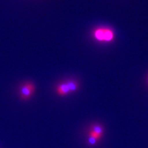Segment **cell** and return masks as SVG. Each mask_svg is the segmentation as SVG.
I'll list each match as a JSON object with an SVG mask.
<instances>
[{
	"instance_id": "6da1fadb",
	"label": "cell",
	"mask_w": 148,
	"mask_h": 148,
	"mask_svg": "<svg viewBox=\"0 0 148 148\" xmlns=\"http://www.w3.org/2000/svg\"><path fill=\"white\" fill-rule=\"evenodd\" d=\"M94 38L101 42H110L114 38L112 30L108 28H99L94 32Z\"/></svg>"
},
{
	"instance_id": "3957f363",
	"label": "cell",
	"mask_w": 148,
	"mask_h": 148,
	"mask_svg": "<svg viewBox=\"0 0 148 148\" xmlns=\"http://www.w3.org/2000/svg\"><path fill=\"white\" fill-rule=\"evenodd\" d=\"M104 133V128L99 124H93L90 127L88 135L99 140Z\"/></svg>"
},
{
	"instance_id": "277c9868",
	"label": "cell",
	"mask_w": 148,
	"mask_h": 148,
	"mask_svg": "<svg viewBox=\"0 0 148 148\" xmlns=\"http://www.w3.org/2000/svg\"><path fill=\"white\" fill-rule=\"evenodd\" d=\"M57 94L61 96H66L69 94H71L68 85L66 82L60 83L56 86Z\"/></svg>"
},
{
	"instance_id": "7a4b0ae2",
	"label": "cell",
	"mask_w": 148,
	"mask_h": 148,
	"mask_svg": "<svg viewBox=\"0 0 148 148\" xmlns=\"http://www.w3.org/2000/svg\"><path fill=\"white\" fill-rule=\"evenodd\" d=\"M35 91V85L31 82H27L21 87L19 91L20 98L24 101L29 99Z\"/></svg>"
},
{
	"instance_id": "5b68a950",
	"label": "cell",
	"mask_w": 148,
	"mask_h": 148,
	"mask_svg": "<svg viewBox=\"0 0 148 148\" xmlns=\"http://www.w3.org/2000/svg\"><path fill=\"white\" fill-rule=\"evenodd\" d=\"M69 90H70L71 93H72V92H74L77 91L78 89H79L80 85L78 82L76 80H69L66 81Z\"/></svg>"
},
{
	"instance_id": "8992f818",
	"label": "cell",
	"mask_w": 148,
	"mask_h": 148,
	"mask_svg": "<svg viewBox=\"0 0 148 148\" xmlns=\"http://www.w3.org/2000/svg\"><path fill=\"white\" fill-rule=\"evenodd\" d=\"M99 140H98V139L96 138H94L92 136H90L88 137V144L91 146H94L96 144L97 141H98Z\"/></svg>"
}]
</instances>
